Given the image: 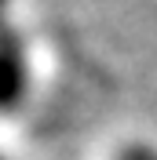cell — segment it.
I'll return each instance as SVG.
<instances>
[{
    "mask_svg": "<svg viewBox=\"0 0 157 160\" xmlns=\"http://www.w3.org/2000/svg\"><path fill=\"white\" fill-rule=\"evenodd\" d=\"M30 95V55L15 26H0V117L15 113Z\"/></svg>",
    "mask_w": 157,
    "mask_h": 160,
    "instance_id": "obj_1",
    "label": "cell"
},
{
    "mask_svg": "<svg viewBox=\"0 0 157 160\" xmlns=\"http://www.w3.org/2000/svg\"><path fill=\"white\" fill-rule=\"evenodd\" d=\"M121 160H157V157H154L150 149H128V153H124Z\"/></svg>",
    "mask_w": 157,
    "mask_h": 160,
    "instance_id": "obj_2",
    "label": "cell"
},
{
    "mask_svg": "<svg viewBox=\"0 0 157 160\" xmlns=\"http://www.w3.org/2000/svg\"><path fill=\"white\" fill-rule=\"evenodd\" d=\"M4 8H8V0H0V15H4ZM0 26H4V22H0Z\"/></svg>",
    "mask_w": 157,
    "mask_h": 160,
    "instance_id": "obj_3",
    "label": "cell"
},
{
    "mask_svg": "<svg viewBox=\"0 0 157 160\" xmlns=\"http://www.w3.org/2000/svg\"><path fill=\"white\" fill-rule=\"evenodd\" d=\"M0 160H11V157H4V153H0Z\"/></svg>",
    "mask_w": 157,
    "mask_h": 160,
    "instance_id": "obj_4",
    "label": "cell"
}]
</instances>
